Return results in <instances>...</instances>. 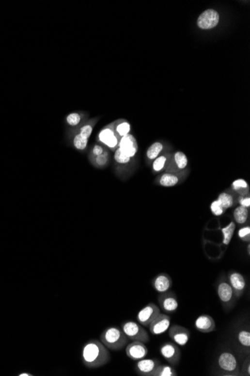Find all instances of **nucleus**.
Listing matches in <instances>:
<instances>
[{
	"instance_id": "nucleus-30",
	"label": "nucleus",
	"mask_w": 250,
	"mask_h": 376,
	"mask_svg": "<svg viewBox=\"0 0 250 376\" xmlns=\"http://www.w3.org/2000/svg\"><path fill=\"white\" fill-rule=\"evenodd\" d=\"M211 211L213 215H215V216H219L225 213L226 210L224 209L222 206L218 202V200H215L211 203Z\"/></svg>"
},
{
	"instance_id": "nucleus-4",
	"label": "nucleus",
	"mask_w": 250,
	"mask_h": 376,
	"mask_svg": "<svg viewBox=\"0 0 250 376\" xmlns=\"http://www.w3.org/2000/svg\"><path fill=\"white\" fill-rule=\"evenodd\" d=\"M122 328L126 337L132 341L143 343H148L150 341L148 333L140 324L128 321L122 324Z\"/></svg>"
},
{
	"instance_id": "nucleus-41",
	"label": "nucleus",
	"mask_w": 250,
	"mask_h": 376,
	"mask_svg": "<svg viewBox=\"0 0 250 376\" xmlns=\"http://www.w3.org/2000/svg\"><path fill=\"white\" fill-rule=\"evenodd\" d=\"M247 252H248V255H250V244H248V246H247Z\"/></svg>"
},
{
	"instance_id": "nucleus-21",
	"label": "nucleus",
	"mask_w": 250,
	"mask_h": 376,
	"mask_svg": "<svg viewBox=\"0 0 250 376\" xmlns=\"http://www.w3.org/2000/svg\"><path fill=\"white\" fill-rule=\"evenodd\" d=\"M179 182L178 177L174 174L166 173L160 177V184L164 187H172L176 186Z\"/></svg>"
},
{
	"instance_id": "nucleus-18",
	"label": "nucleus",
	"mask_w": 250,
	"mask_h": 376,
	"mask_svg": "<svg viewBox=\"0 0 250 376\" xmlns=\"http://www.w3.org/2000/svg\"><path fill=\"white\" fill-rule=\"evenodd\" d=\"M172 284L171 277L166 274H159L152 280L154 289L160 294L168 292L172 286Z\"/></svg>"
},
{
	"instance_id": "nucleus-40",
	"label": "nucleus",
	"mask_w": 250,
	"mask_h": 376,
	"mask_svg": "<svg viewBox=\"0 0 250 376\" xmlns=\"http://www.w3.org/2000/svg\"><path fill=\"white\" fill-rule=\"evenodd\" d=\"M18 376H33L34 375L31 374V373H26V372H23V373H20V374L17 375Z\"/></svg>"
},
{
	"instance_id": "nucleus-8",
	"label": "nucleus",
	"mask_w": 250,
	"mask_h": 376,
	"mask_svg": "<svg viewBox=\"0 0 250 376\" xmlns=\"http://www.w3.org/2000/svg\"><path fill=\"white\" fill-rule=\"evenodd\" d=\"M218 294L219 300L225 308H230L234 305L235 296H234V291L229 282L221 281L218 284Z\"/></svg>"
},
{
	"instance_id": "nucleus-14",
	"label": "nucleus",
	"mask_w": 250,
	"mask_h": 376,
	"mask_svg": "<svg viewBox=\"0 0 250 376\" xmlns=\"http://www.w3.org/2000/svg\"><path fill=\"white\" fill-rule=\"evenodd\" d=\"M99 141L105 145L107 147L114 149L119 145V140L115 129L111 126H107L99 133Z\"/></svg>"
},
{
	"instance_id": "nucleus-31",
	"label": "nucleus",
	"mask_w": 250,
	"mask_h": 376,
	"mask_svg": "<svg viewBox=\"0 0 250 376\" xmlns=\"http://www.w3.org/2000/svg\"><path fill=\"white\" fill-rule=\"evenodd\" d=\"M114 159H115V162L119 163V164H125L130 163L131 158L124 155L123 153L121 152L120 149L118 148V149L115 150V155H114Z\"/></svg>"
},
{
	"instance_id": "nucleus-2",
	"label": "nucleus",
	"mask_w": 250,
	"mask_h": 376,
	"mask_svg": "<svg viewBox=\"0 0 250 376\" xmlns=\"http://www.w3.org/2000/svg\"><path fill=\"white\" fill-rule=\"evenodd\" d=\"M100 340L108 349L117 351L127 345L129 339L117 327H109L100 335Z\"/></svg>"
},
{
	"instance_id": "nucleus-32",
	"label": "nucleus",
	"mask_w": 250,
	"mask_h": 376,
	"mask_svg": "<svg viewBox=\"0 0 250 376\" xmlns=\"http://www.w3.org/2000/svg\"><path fill=\"white\" fill-rule=\"evenodd\" d=\"M81 121V116L78 113H71L66 117V122L69 126H76L79 124Z\"/></svg>"
},
{
	"instance_id": "nucleus-9",
	"label": "nucleus",
	"mask_w": 250,
	"mask_h": 376,
	"mask_svg": "<svg viewBox=\"0 0 250 376\" xmlns=\"http://www.w3.org/2000/svg\"><path fill=\"white\" fill-rule=\"evenodd\" d=\"M158 303L162 310L166 313H173L178 308V302L176 295L173 292H166L160 294L158 297Z\"/></svg>"
},
{
	"instance_id": "nucleus-6",
	"label": "nucleus",
	"mask_w": 250,
	"mask_h": 376,
	"mask_svg": "<svg viewBox=\"0 0 250 376\" xmlns=\"http://www.w3.org/2000/svg\"><path fill=\"white\" fill-rule=\"evenodd\" d=\"M160 353L166 361L172 366H177L181 360V349L174 343L170 342L163 343L160 346Z\"/></svg>"
},
{
	"instance_id": "nucleus-17",
	"label": "nucleus",
	"mask_w": 250,
	"mask_h": 376,
	"mask_svg": "<svg viewBox=\"0 0 250 376\" xmlns=\"http://www.w3.org/2000/svg\"><path fill=\"white\" fill-rule=\"evenodd\" d=\"M229 284L234 291L236 298L241 297L247 286L245 278L243 277L242 274L237 272H233L229 275Z\"/></svg>"
},
{
	"instance_id": "nucleus-16",
	"label": "nucleus",
	"mask_w": 250,
	"mask_h": 376,
	"mask_svg": "<svg viewBox=\"0 0 250 376\" xmlns=\"http://www.w3.org/2000/svg\"><path fill=\"white\" fill-rule=\"evenodd\" d=\"M195 327L201 333H210L216 330V322L211 315L203 314L196 318Z\"/></svg>"
},
{
	"instance_id": "nucleus-28",
	"label": "nucleus",
	"mask_w": 250,
	"mask_h": 376,
	"mask_svg": "<svg viewBox=\"0 0 250 376\" xmlns=\"http://www.w3.org/2000/svg\"><path fill=\"white\" fill-rule=\"evenodd\" d=\"M88 141H89V139L78 133L74 137L73 144H74V147L78 150H84L87 147Z\"/></svg>"
},
{
	"instance_id": "nucleus-12",
	"label": "nucleus",
	"mask_w": 250,
	"mask_h": 376,
	"mask_svg": "<svg viewBox=\"0 0 250 376\" xmlns=\"http://www.w3.org/2000/svg\"><path fill=\"white\" fill-rule=\"evenodd\" d=\"M171 318L166 314H159L157 317L150 324V332L154 336H159L168 330L170 327Z\"/></svg>"
},
{
	"instance_id": "nucleus-11",
	"label": "nucleus",
	"mask_w": 250,
	"mask_h": 376,
	"mask_svg": "<svg viewBox=\"0 0 250 376\" xmlns=\"http://www.w3.org/2000/svg\"><path fill=\"white\" fill-rule=\"evenodd\" d=\"M119 149L125 156L133 158L137 154L138 150V144L134 136L131 134L123 136L119 142Z\"/></svg>"
},
{
	"instance_id": "nucleus-36",
	"label": "nucleus",
	"mask_w": 250,
	"mask_h": 376,
	"mask_svg": "<svg viewBox=\"0 0 250 376\" xmlns=\"http://www.w3.org/2000/svg\"><path fill=\"white\" fill-rule=\"evenodd\" d=\"M108 159H109V158H108V153H107V152H106V151H104V153H103L102 155L96 156L95 163L96 164L99 166L106 165V164H107V163H108Z\"/></svg>"
},
{
	"instance_id": "nucleus-3",
	"label": "nucleus",
	"mask_w": 250,
	"mask_h": 376,
	"mask_svg": "<svg viewBox=\"0 0 250 376\" xmlns=\"http://www.w3.org/2000/svg\"><path fill=\"white\" fill-rule=\"evenodd\" d=\"M218 363L224 376H239L240 374L235 355L229 351H225L219 355Z\"/></svg>"
},
{
	"instance_id": "nucleus-33",
	"label": "nucleus",
	"mask_w": 250,
	"mask_h": 376,
	"mask_svg": "<svg viewBox=\"0 0 250 376\" xmlns=\"http://www.w3.org/2000/svg\"><path fill=\"white\" fill-rule=\"evenodd\" d=\"M166 160H167V158L165 156H159V157L155 159L153 163L154 170L156 171V172L162 171V169L164 167L165 164H166Z\"/></svg>"
},
{
	"instance_id": "nucleus-25",
	"label": "nucleus",
	"mask_w": 250,
	"mask_h": 376,
	"mask_svg": "<svg viewBox=\"0 0 250 376\" xmlns=\"http://www.w3.org/2000/svg\"><path fill=\"white\" fill-rule=\"evenodd\" d=\"M232 188L234 191L241 194V196H246V192L249 193V185L247 181L244 179H237L232 182Z\"/></svg>"
},
{
	"instance_id": "nucleus-24",
	"label": "nucleus",
	"mask_w": 250,
	"mask_h": 376,
	"mask_svg": "<svg viewBox=\"0 0 250 376\" xmlns=\"http://www.w3.org/2000/svg\"><path fill=\"white\" fill-rule=\"evenodd\" d=\"M218 201L222 206L224 209H229L234 204V197L227 193H222L218 196Z\"/></svg>"
},
{
	"instance_id": "nucleus-26",
	"label": "nucleus",
	"mask_w": 250,
	"mask_h": 376,
	"mask_svg": "<svg viewBox=\"0 0 250 376\" xmlns=\"http://www.w3.org/2000/svg\"><path fill=\"white\" fill-rule=\"evenodd\" d=\"M174 160L175 165L177 166L178 169L183 170L186 168L188 164V159L185 153L181 152V151H178L174 155Z\"/></svg>"
},
{
	"instance_id": "nucleus-10",
	"label": "nucleus",
	"mask_w": 250,
	"mask_h": 376,
	"mask_svg": "<svg viewBox=\"0 0 250 376\" xmlns=\"http://www.w3.org/2000/svg\"><path fill=\"white\" fill-rule=\"evenodd\" d=\"M169 335L170 338L180 346L186 345L190 338V333L188 328L178 325L170 327Z\"/></svg>"
},
{
	"instance_id": "nucleus-1",
	"label": "nucleus",
	"mask_w": 250,
	"mask_h": 376,
	"mask_svg": "<svg viewBox=\"0 0 250 376\" xmlns=\"http://www.w3.org/2000/svg\"><path fill=\"white\" fill-rule=\"evenodd\" d=\"M111 357L107 347L97 340H91L82 348V360L89 369H97L110 361Z\"/></svg>"
},
{
	"instance_id": "nucleus-20",
	"label": "nucleus",
	"mask_w": 250,
	"mask_h": 376,
	"mask_svg": "<svg viewBox=\"0 0 250 376\" xmlns=\"http://www.w3.org/2000/svg\"><path fill=\"white\" fill-rule=\"evenodd\" d=\"M233 215H234V220L236 221V222L240 225H243L248 220L249 209L242 207V206H239L234 210Z\"/></svg>"
},
{
	"instance_id": "nucleus-7",
	"label": "nucleus",
	"mask_w": 250,
	"mask_h": 376,
	"mask_svg": "<svg viewBox=\"0 0 250 376\" xmlns=\"http://www.w3.org/2000/svg\"><path fill=\"white\" fill-rule=\"evenodd\" d=\"M160 313V308L155 303H149L139 311L137 319L140 325L148 327Z\"/></svg>"
},
{
	"instance_id": "nucleus-38",
	"label": "nucleus",
	"mask_w": 250,
	"mask_h": 376,
	"mask_svg": "<svg viewBox=\"0 0 250 376\" xmlns=\"http://www.w3.org/2000/svg\"><path fill=\"white\" fill-rule=\"evenodd\" d=\"M238 203L240 204V206H242V207L249 209L250 207V196H240L238 199Z\"/></svg>"
},
{
	"instance_id": "nucleus-39",
	"label": "nucleus",
	"mask_w": 250,
	"mask_h": 376,
	"mask_svg": "<svg viewBox=\"0 0 250 376\" xmlns=\"http://www.w3.org/2000/svg\"><path fill=\"white\" fill-rule=\"evenodd\" d=\"M104 153V147H103L102 146H101V145H95V146L93 147V153L95 157L96 156H100V155H102Z\"/></svg>"
},
{
	"instance_id": "nucleus-15",
	"label": "nucleus",
	"mask_w": 250,
	"mask_h": 376,
	"mask_svg": "<svg viewBox=\"0 0 250 376\" xmlns=\"http://www.w3.org/2000/svg\"><path fill=\"white\" fill-rule=\"evenodd\" d=\"M160 364L156 359H141L135 366V371L139 376H152L156 366Z\"/></svg>"
},
{
	"instance_id": "nucleus-27",
	"label": "nucleus",
	"mask_w": 250,
	"mask_h": 376,
	"mask_svg": "<svg viewBox=\"0 0 250 376\" xmlns=\"http://www.w3.org/2000/svg\"><path fill=\"white\" fill-rule=\"evenodd\" d=\"M114 129H115V132L118 134V136L123 137V136L130 134V125L128 122L122 120V121H120V123H118Z\"/></svg>"
},
{
	"instance_id": "nucleus-37",
	"label": "nucleus",
	"mask_w": 250,
	"mask_h": 376,
	"mask_svg": "<svg viewBox=\"0 0 250 376\" xmlns=\"http://www.w3.org/2000/svg\"><path fill=\"white\" fill-rule=\"evenodd\" d=\"M240 374L243 376H250V358L248 357L247 359L244 360V363H243L242 370L240 372Z\"/></svg>"
},
{
	"instance_id": "nucleus-29",
	"label": "nucleus",
	"mask_w": 250,
	"mask_h": 376,
	"mask_svg": "<svg viewBox=\"0 0 250 376\" xmlns=\"http://www.w3.org/2000/svg\"><path fill=\"white\" fill-rule=\"evenodd\" d=\"M237 340L240 345L249 349L250 347V332L246 330H240L237 333Z\"/></svg>"
},
{
	"instance_id": "nucleus-13",
	"label": "nucleus",
	"mask_w": 250,
	"mask_h": 376,
	"mask_svg": "<svg viewBox=\"0 0 250 376\" xmlns=\"http://www.w3.org/2000/svg\"><path fill=\"white\" fill-rule=\"evenodd\" d=\"M148 350L145 343L139 341H133L126 348V355L133 360L143 359L148 355Z\"/></svg>"
},
{
	"instance_id": "nucleus-19",
	"label": "nucleus",
	"mask_w": 250,
	"mask_h": 376,
	"mask_svg": "<svg viewBox=\"0 0 250 376\" xmlns=\"http://www.w3.org/2000/svg\"><path fill=\"white\" fill-rule=\"evenodd\" d=\"M176 370L169 365H159L156 366L152 376H177Z\"/></svg>"
},
{
	"instance_id": "nucleus-34",
	"label": "nucleus",
	"mask_w": 250,
	"mask_h": 376,
	"mask_svg": "<svg viewBox=\"0 0 250 376\" xmlns=\"http://www.w3.org/2000/svg\"><path fill=\"white\" fill-rule=\"evenodd\" d=\"M238 237H240L242 241H246V242H250V226H246V227L241 228L240 230H238Z\"/></svg>"
},
{
	"instance_id": "nucleus-5",
	"label": "nucleus",
	"mask_w": 250,
	"mask_h": 376,
	"mask_svg": "<svg viewBox=\"0 0 250 376\" xmlns=\"http://www.w3.org/2000/svg\"><path fill=\"white\" fill-rule=\"evenodd\" d=\"M219 14L214 9H207L199 15L197 26L201 30H207L215 28L219 23Z\"/></svg>"
},
{
	"instance_id": "nucleus-22",
	"label": "nucleus",
	"mask_w": 250,
	"mask_h": 376,
	"mask_svg": "<svg viewBox=\"0 0 250 376\" xmlns=\"http://www.w3.org/2000/svg\"><path fill=\"white\" fill-rule=\"evenodd\" d=\"M236 225L234 222H231L226 227L222 229V233L223 234V244L229 245L232 241V237L235 230Z\"/></svg>"
},
{
	"instance_id": "nucleus-35",
	"label": "nucleus",
	"mask_w": 250,
	"mask_h": 376,
	"mask_svg": "<svg viewBox=\"0 0 250 376\" xmlns=\"http://www.w3.org/2000/svg\"><path fill=\"white\" fill-rule=\"evenodd\" d=\"M93 125H91L90 123H87V124L84 125V126L81 128L80 130H79V134L89 139L90 138V136L93 134Z\"/></svg>"
},
{
	"instance_id": "nucleus-23",
	"label": "nucleus",
	"mask_w": 250,
	"mask_h": 376,
	"mask_svg": "<svg viewBox=\"0 0 250 376\" xmlns=\"http://www.w3.org/2000/svg\"><path fill=\"white\" fill-rule=\"evenodd\" d=\"M163 149V145H162V143L155 142L153 145L148 147V150H147V157L150 159V160H155V159L158 157L159 154L161 153L162 150Z\"/></svg>"
}]
</instances>
